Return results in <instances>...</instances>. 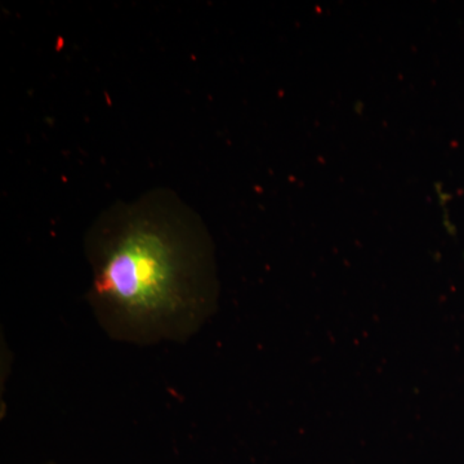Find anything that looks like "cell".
I'll return each mask as SVG.
<instances>
[{
	"instance_id": "cell-2",
	"label": "cell",
	"mask_w": 464,
	"mask_h": 464,
	"mask_svg": "<svg viewBox=\"0 0 464 464\" xmlns=\"http://www.w3.org/2000/svg\"><path fill=\"white\" fill-rule=\"evenodd\" d=\"M47 464H57V463H47Z\"/></svg>"
},
{
	"instance_id": "cell-1",
	"label": "cell",
	"mask_w": 464,
	"mask_h": 464,
	"mask_svg": "<svg viewBox=\"0 0 464 464\" xmlns=\"http://www.w3.org/2000/svg\"><path fill=\"white\" fill-rule=\"evenodd\" d=\"M88 302L109 337L133 344L188 341L216 306L206 226L173 191L121 201L85 239Z\"/></svg>"
}]
</instances>
